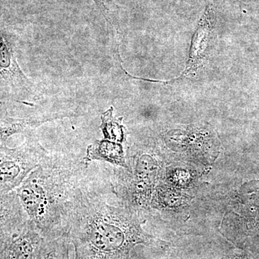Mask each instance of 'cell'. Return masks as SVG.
I'll list each match as a JSON object with an SVG mask.
<instances>
[{"label":"cell","instance_id":"1","mask_svg":"<svg viewBox=\"0 0 259 259\" xmlns=\"http://www.w3.org/2000/svg\"><path fill=\"white\" fill-rule=\"evenodd\" d=\"M66 237L74 259H127L136 245L150 238L134 210L107 203L88 180L75 199Z\"/></svg>","mask_w":259,"mask_h":259},{"label":"cell","instance_id":"2","mask_svg":"<svg viewBox=\"0 0 259 259\" xmlns=\"http://www.w3.org/2000/svg\"><path fill=\"white\" fill-rule=\"evenodd\" d=\"M87 169L84 158L46 156L15 190L44 239L66 236L75 199L87 180Z\"/></svg>","mask_w":259,"mask_h":259},{"label":"cell","instance_id":"3","mask_svg":"<svg viewBox=\"0 0 259 259\" xmlns=\"http://www.w3.org/2000/svg\"><path fill=\"white\" fill-rule=\"evenodd\" d=\"M46 156L45 150L37 143L15 148L0 144V194L16 190Z\"/></svg>","mask_w":259,"mask_h":259},{"label":"cell","instance_id":"4","mask_svg":"<svg viewBox=\"0 0 259 259\" xmlns=\"http://www.w3.org/2000/svg\"><path fill=\"white\" fill-rule=\"evenodd\" d=\"M206 8L194 32L191 45L190 59L184 76H191L202 67L213 38V32L217 21L215 5L213 0H205Z\"/></svg>","mask_w":259,"mask_h":259},{"label":"cell","instance_id":"5","mask_svg":"<svg viewBox=\"0 0 259 259\" xmlns=\"http://www.w3.org/2000/svg\"><path fill=\"white\" fill-rule=\"evenodd\" d=\"M28 221L15 191L0 194V250L23 229Z\"/></svg>","mask_w":259,"mask_h":259},{"label":"cell","instance_id":"6","mask_svg":"<svg viewBox=\"0 0 259 259\" xmlns=\"http://www.w3.org/2000/svg\"><path fill=\"white\" fill-rule=\"evenodd\" d=\"M42 237L28 219L18 234L0 250V259H35Z\"/></svg>","mask_w":259,"mask_h":259},{"label":"cell","instance_id":"7","mask_svg":"<svg viewBox=\"0 0 259 259\" xmlns=\"http://www.w3.org/2000/svg\"><path fill=\"white\" fill-rule=\"evenodd\" d=\"M0 76L13 84L27 85L28 78L19 66L11 42L0 26Z\"/></svg>","mask_w":259,"mask_h":259},{"label":"cell","instance_id":"8","mask_svg":"<svg viewBox=\"0 0 259 259\" xmlns=\"http://www.w3.org/2000/svg\"><path fill=\"white\" fill-rule=\"evenodd\" d=\"M85 161H107L114 165H117L128 168L125 163L122 146L108 141H97L95 144L88 148Z\"/></svg>","mask_w":259,"mask_h":259},{"label":"cell","instance_id":"9","mask_svg":"<svg viewBox=\"0 0 259 259\" xmlns=\"http://www.w3.org/2000/svg\"><path fill=\"white\" fill-rule=\"evenodd\" d=\"M46 122L47 120L0 115V144H4L15 135L21 134L30 127H37Z\"/></svg>","mask_w":259,"mask_h":259},{"label":"cell","instance_id":"10","mask_svg":"<svg viewBox=\"0 0 259 259\" xmlns=\"http://www.w3.org/2000/svg\"><path fill=\"white\" fill-rule=\"evenodd\" d=\"M67 237L42 240L35 259H70Z\"/></svg>","mask_w":259,"mask_h":259},{"label":"cell","instance_id":"11","mask_svg":"<svg viewBox=\"0 0 259 259\" xmlns=\"http://www.w3.org/2000/svg\"><path fill=\"white\" fill-rule=\"evenodd\" d=\"M102 128L105 139L118 142L123 141L122 126L112 117L111 111L107 112L102 117Z\"/></svg>","mask_w":259,"mask_h":259},{"label":"cell","instance_id":"12","mask_svg":"<svg viewBox=\"0 0 259 259\" xmlns=\"http://www.w3.org/2000/svg\"><path fill=\"white\" fill-rule=\"evenodd\" d=\"M94 3L97 5V8L106 19L107 22L111 23V18L110 17V9L108 8V5L110 4V0H93Z\"/></svg>","mask_w":259,"mask_h":259}]
</instances>
